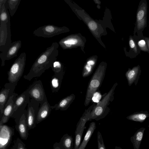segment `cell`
Returning <instances> with one entry per match:
<instances>
[{
    "label": "cell",
    "instance_id": "41",
    "mask_svg": "<svg viewBox=\"0 0 149 149\" xmlns=\"http://www.w3.org/2000/svg\"><path fill=\"white\" fill-rule=\"evenodd\" d=\"M12 149H16V145L15 143V144L14 146H13V148H12Z\"/></svg>",
    "mask_w": 149,
    "mask_h": 149
},
{
    "label": "cell",
    "instance_id": "33",
    "mask_svg": "<svg viewBox=\"0 0 149 149\" xmlns=\"http://www.w3.org/2000/svg\"><path fill=\"white\" fill-rule=\"evenodd\" d=\"M129 43L130 47L133 50L135 53H137L138 50L137 46L134 41L131 37L130 38Z\"/></svg>",
    "mask_w": 149,
    "mask_h": 149
},
{
    "label": "cell",
    "instance_id": "36",
    "mask_svg": "<svg viewBox=\"0 0 149 149\" xmlns=\"http://www.w3.org/2000/svg\"><path fill=\"white\" fill-rule=\"evenodd\" d=\"M54 149H64L60 145L59 143H56L53 146Z\"/></svg>",
    "mask_w": 149,
    "mask_h": 149
},
{
    "label": "cell",
    "instance_id": "10",
    "mask_svg": "<svg viewBox=\"0 0 149 149\" xmlns=\"http://www.w3.org/2000/svg\"><path fill=\"white\" fill-rule=\"evenodd\" d=\"M0 51L3 52L12 42L10 23L0 24Z\"/></svg>",
    "mask_w": 149,
    "mask_h": 149
},
{
    "label": "cell",
    "instance_id": "2",
    "mask_svg": "<svg viewBox=\"0 0 149 149\" xmlns=\"http://www.w3.org/2000/svg\"><path fill=\"white\" fill-rule=\"evenodd\" d=\"M116 85L115 84L103 98L94 107L88 117V120L94 119L98 120L104 118L108 112H107L108 106L113 99Z\"/></svg>",
    "mask_w": 149,
    "mask_h": 149
},
{
    "label": "cell",
    "instance_id": "39",
    "mask_svg": "<svg viewBox=\"0 0 149 149\" xmlns=\"http://www.w3.org/2000/svg\"><path fill=\"white\" fill-rule=\"evenodd\" d=\"M6 0H0V8L1 7L2 5L6 2Z\"/></svg>",
    "mask_w": 149,
    "mask_h": 149
},
{
    "label": "cell",
    "instance_id": "35",
    "mask_svg": "<svg viewBox=\"0 0 149 149\" xmlns=\"http://www.w3.org/2000/svg\"><path fill=\"white\" fill-rule=\"evenodd\" d=\"M136 69H134L129 72L127 75L129 79H131L135 76L136 74Z\"/></svg>",
    "mask_w": 149,
    "mask_h": 149
},
{
    "label": "cell",
    "instance_id": "13",
    "mask_svg": "<svg viewBox=\"0 0 149 149\" xmlns=\"http://www.w3.org/2000/svg\"><path fill=\"white\" fill-rule=\"evenodd\" d=\"M0 149H5L9 143L14 133L13 129L7 125L0 124Z\"/></svg>",
    "mask_w": 149,
    "mask_h": 149
},
{
    "label": "cell",
    "instance_id": "16",
    "mask_svg": "<svg viewBox=\"0 0 149 149\" xmlns=\"http://www.w3.org/2000/svg\"><path fill=\"white\" fill-rule=\"evenodd\" d=\"M27 110L20 117L18 124L16 125L15 128L18 131L21 138L26 140L28 136V130L26 121Z\"/></svg>",
    "mask_w": 149,
    "mask_h": 149
},
{
    "label": "cell",
    "instance_id": "11",
    "mask_svg": "<svg viewBox=\"0 0 149 149\" xmlns=\"http://www.w3.org/2000/svg\"><path fill=\"white\" fill-rule=\"evenodd\" d=\"M22 42L18 40L12 42L3 52H1L0 58L1 60V66L5 65L6 60H9L17 56L19 49L21 47Z\"/></svg>",
    "mask_w": 149,
    "mask_h": 149
},
{
    "label": "cell",
    "instance_id": "8",
    "mask_svg": "<svg viewBox=\"0 0 149 149\" xmlns=\"http://www.w3.org/2000/svg\"><path fill=\"white\" fill-rule=\"evenodd\" d=\"M39 102L31 98L28 104L26 121L28 130L34 128L36 126V119L38 109Z\"/></svg>",
    "mask_w": 149,
    "mask_h": 149
},
{
    "label": "cell",
    "instance_id": "17",
    "mask_svg": "<svg viewBox=\"0 0 149 149\" xmlns=\"http://www.w3.org/2000/svg\"><path fill=\"white\" fill-rule=\"evenodd\" d=\"M52 110L51 106L47 101L40 106L36 116V123L38 124L46 119L49 115Z\"/></svg>",
    "mask_w": 149,
    "mask_h": 149
},
{
    "label": "cell",
    "instance_id": "24",
    "mask_svg": "<svg viewBox=\"0 0 149 149\" xmlns=\"http://www.w3.org/2000/svg\"><path fill=\"white\" fill-rule=\"evenodd\" d=\"M5 3L0 8V23L1 24H6L10 22V15L8 10L5 5Z\"/></svg>",
    "mask_w": 149,
    "mask_h": 149
},
{
    "label": "cell",
    "instance_id": "15",
    "mask_svg": "<svg viewBox=\"0 0 149 149\" xmlns=\"http://www.w3.org/2000/svg\"><path fill=\"white\" fill-rule=\"evenodd\" d=\"M147 4L142 3L138 8L136 14L137 28L138 30L143 28L146 23Z\"/></svg>",
    "mask_w": 149,
    "mask_h": 149
},
{
    "label": "cell",
    "instance_id": "7",
    "mask_svg": "<svg viewBox=\"0 0 149 149\" xmlns=\"http://www.w3.org/2000/svg\"><path fill=\"white\" fill-rule=\"evenodd\" d=\"M26 90L30 97L39 102L40 106L47 101L42 82L40 80L34 82Z\"/></svg>",
    "mask_w": 149,
    "mask_h": 149
},
{
    "label": "cell",
    "instance_id": "12",
    "mask_svg": "<svg viewBox=\"0 0 149 149\" xmlns=\"http://www.w3.org/2000/svg\"><path fill=\"white\" fill-rule=\"evenodd\" d=\"M16 86L13 83H6L4 87L3 88L0 92V110L1 114H2L5 106L10 96L15 93L14 90Z\"/></svg>",
    "mask_w": 149,
    "mask_h": 149
},
{
    "label": "cell",
    "instance_id": "9",
    "mask_svg": "<svg viewBox=\"0 0 149 149\" xmlns=\"http://www.w3.org/2000/svg\"><path fill=\"white\" fill-rule=\"evenodd\" d=\"M64 29L53 25H44L35 29L33 34L35 36L45 38L52 37L58 35L64 31Z\"/></svg>",
    "mask_w": 149,
    "mask_h": 149
},
{
    "label": "cell",
    "instance_id": "37",
    "mask_svg": "<svg viewBox=\"0 0 149 149\" xmlns=\"http://www.w3.org/2000/svg\"><path fill=\"white\" fill-rule=\"evenodd\" d=\"M95 63L94 61L93 60H90L87 61V64L93 65L95 64Z\"/></svg>",
    "mask_w": 149,
    "mask_h": 149
},
{
    "label": "cell",
    "instance_id": "27",
    "mask_svg": "<svg viewBox=\"0 0 149 149\" xmlns=\"http://www.w3.org/2000/svg\"><path fill=\"white\" fill-rule=\"evenodd\" d=\"M98 149H106L101 134L99 131L97 135Z\"/></svg>",
    "mask_w": 149,
    "mask_h": 149
},
{
    "label": "cell",
    "instance_id": "29",
    "mask_svg": "<svg viewBox=\"0 0 149 149\" xmlns=\"http://www.w3.org/2000/svg\"><path fill=\"white\" fill-rule=\"evenodd\" d=\"M138 45L140 49L143 51L148 52L149 51L147 45L146 41L143 40H141L139 41Z\"/></svg>",
    "mask_w": 149,
    "mask_h": 149
},
{
    "label": "cell",
    "instance_id": "23",
    "mask_svg": "<svg viewBox=\"0 0 149 149\" xmlns=\"http://www.w3.org/2000/svg\"><path fill=\"white\" fill-rule=\"evenodd\" d=\"M21 0H6L5 3L10 15L13 17L16 13Z\"/></svg>",
    "mask_w": 149,
    "mask_h": 149
},
{
    "label": "cell",
    "instance_id": "25",
    "mask_svg": "<svg viewBox=\"0 0 149 149\" xmlns=\"http://www.w3.org/2000/svg\"><path fill=\"white\" fill-rule=\"evenodd\" d=\"M54 74L63 75V69L61 63L59 61H56L54 62L51 67Z\"/></svg>",
    "mask_w": 149,
    "mask_h": 149
},
{
    "label": "cell",
    "instance_id": "34",
    "mask_svg": "<svg viewBox=\"0 0 149 149\" xmlns=\"http://www.w3.org/2000/svg\"><path fill=\"white\" fill-rule=\"evenodd\" d=\"M88 25L89 28L92 30H95L97 29V24L94 21H91L89 23Z\"/></svg>",
    "mask_w": 149,
    "mask_h": 149
},
{
    "label": "cell",
    "instance_id": "38",
    "mask_svg": "<svg viewBox=\"0 0 149 149\" xmlns=\"http://www.w3.org/2000/svg\"><path fill=\"white\" fill-rule=\"evenodd\" d=\"M145 39L146 40L147 44V45L149 51V38H145Z\"/></svg>",
    "mask_w": 149,
    "mask_h": 149
},
{
    "label": "cell",
    "instance_id": "28",
    "mask_svg": "<svg viewBox=\"0 0 149 149\" xmlns=\"http://www.w3.org/2000/svg\"><path fill=\"white\" fill-rule=\"evenodd\" d=\"M92 65L87 64L85 66L82 72V76L86 77L90 75L92 72Z\"/></svg>",
    "mask_w": 149,
    "mask_h": 149
},
{
    "label": "cell",
    "instance_id": "5",
    "mask_svg": "<svg viewBox=\"0 0 149 149\" xmlns=\"http://www.w3.org/2000/svg\"><path fill=\"white\" fill-rule=\"evenodd\" d=\"M30 96L27 90L17 96L14 102L11 118L14 119L17 125L23 114L26 111V107L30 101Z\"/></svg>",
    "mask_w": 149,
    "mask_h": 149
},
{
    "label": "cell",
    "instance_id": "21",
    "mask_svg": "<svg viewBox=\"0 0 149 149\" xmlns=\"http://www.w3.org/2000/svg\"><path fill=\"white\" fill-rule=\"evenodd\" d=\"M63 75L54 74L52 77L50 84L52 92L56 93L58 92L61 86Z\"/></svg>",
    "mask_w": 149,
    "mask_h": 149
},
{
    "label": "cell",
    "instance_id": "20",
    "mask_svg": "<svg viewBox=\"0 0 149 149\" xmlns=\"http://www.w3.org/2000/svg\"><path fill=\"white\" fill-rule=\"evenodd\" d=\"M145 130L144 128H141L136 131L133 136L131 137L130 141L132 143L134 149H139Z\"/></svg>",
    "mask_w": 149,
    "mask_h": 149
},
{
    "label": "cell",
    "instance_id": "6",
    "mask_svg": "<svg viewBox=\"0 0 149 149\" xmlns=\"http://www.w3.org/2000/svg\"><path fill=\"white\" fill-rule=\"evenodd\" d=\"M96 104H93L88 109L86 110L77 123L75 132L74 141L73 149H78L85 128L86 123L88 120V117L94 106Z\"/></svg>",
    "mask_w": 149,
    "mask_h": 149
},
{
    "label": "cell",
    "instance_id": "32",
    "mask_svg": "<svg viewBox=\"0 0 149 149\" xmlns=\"http://www.w3.org/2000/svg\"><path fill=\"white\" fill-rule=\"evenodd\" d=\"M16 149H27L25 145L19 138H17L15 143Z\"/></svg>",
    "mask_w": 149,
    "mask_h": 149
},
{
    "label": "cell",
    "instance_id": "18",
    "mask_svg": "<svg viewBox=\"0 0 149 149\" xmlns=\"http://www.w3.org/2000/svg\"><path fill=\"white\" fill-rule=\"evenodd\" d=\"M74 94H72L63 98L57 103L51 106L52 109H55L56 110H60L65 111L69 107L75 98Z\"/></svg>",
    "mask_w": 149,
    "mask_h": 149
},
{
    "label": "cell",
    "instance_id": "3",
    "mask_svg": "<svg viewBox=\"0 0 149 149\" xmlns=\"http://www.w3.org/2000/svg\"><path fill=\"white\" fill-rule=\"evenodd\" d=\"M105 66L100 65L96 70L90 80L87 87L84 104L88 106L91 102L92 96L101 85L105 74Z\"/></svg>",
    "mask_w": 149,
    "mask_h": 149
},
{
    "label": "cell",
    "instance_id": "26",
    "mask_svg": "<svg viewBox=\"0 0 149 149\" xmlns=\"http://www.w3.org/2000/svg\"><path fill=\"white\" fill-rule=\"evenodd\" d=\"M146 116L144 114H139L132 115L128 117V119L134 121L142 122L146 118Z\"/></svg>",
    "mask_w": 149,
    "mask_h": 149
},
{
    "label": "cell",
    "instance_id": "19",
    "mask_svg": "<svg viewBox=\"0 0 149 149\" xmlns=\"http://www.w3.org/2000/svg\"><path fill=\"white\" fill-rule=\"evenodd\" d=\"M96 128L95 122L91 123L86 131L82 142L78 149H85Z\"/></svg>",
    "mask_w": 149,
    "mask_h": 149
},
{
    "label": "cell",
    "instance_id": "14",
    "mask_svg": "<svg viewBox=\"0 0 149 149\" xmlns=\"http://www.w3.org/2000/svg\"><path fill=\"white\" fill-rule=\"evenodd\" d=\"M18 94L15 93L10 97L4 107L3 113L1 118L0 124H4L8 122L12 115L14 102Z\"/></svg>",
    "mask_w": 149,
    "mask_h": 149
},
{
    "label": "cell",
    "instance_id": "40",
    "mask_svg": "<svg viewBox=\"0 0 149 149\" xmlns=\"http://www.w3.org/2000/svg\"><path fill=\"white\" fill-rule=\"evenodd\" d=\"M114 149H122L119 146H116Z\"/></svg>",
    "mask_w": 149,
    "mask_h": 149
},
{
    "label": "cell",
    "instance_id": "31",
    "mask_svg": "<svg viewBox=\"0 0 149 149\" xmlns=\"http://www.w3.org/2000/svg\"><path fill=\"white\" fill-rule=\"evenodd\" d=\"M102 95L100 92H96L93 94L91 100L94 102L98 103L102 98Z\"/></svg>",
    "mask_w": 149,
    "mask_h": 149
},
{
    "label": "cell",
    "instance_id": "22",
    "mask_svg": "<svg viewBox=\"0 0 149 149\" xmlns=\"http://www.w3.org/2000/svg\"><path fill=\"white\" fill-rule=\"evenodd\" d=\"M64 149H72L74 148V140L72 136L67 134H65L59 143Z\"/></svg>",
    "mask_w": 149,
    "mask_h": 149
},
{
    "label": "cell",
    "instance_id": "1",
    "mask_svg": "<svg viewBox=\"0 0 149 149\" xmlns=\"http://www.w3.org/2000/svg\"><path fill=\"white\" fill-rule=\"evenodd\" d=\"M58 46L57 42H53L50 47L41 53L32 65L29 72L24 75V78L31 81L33 78L40 76L45 70L51 67L56 61Z\"/></svg>",
    "mask_w": 149,
    "mask_h": 149
},
{
    "label": "cell",
    "instance_id": "4",
    "mask_svg": "<svg viewBox=\"0 0 149 149\" xmlns=\"http://www.w3.org/2000/svg\"><path fill=\"white\" fill-rule=\"evenodd\" d=\"M26 59V54L23 52L15 60L8 72L9 82L17 85L24 72Z\"/></svg>",
    "mask_w": 149,
    "mask_h": 149
},
{
    "label": "cell",
    "instance_id": "30",
    "mask_svg": "<svg viewBox=\"0 0 149 149\" xmlns=\"http://www.w3.org/2000/svg\"><path fill=\"white\" fill-rule=\"evenodd\" d=\"M77 40L75 39H69L64 40H61L59 42L60 45L65 44H69L71 45H75L77 42Z\"/></svg>",
    "mask_w": 149,
    "mask_h": 149
}]
</instances>
